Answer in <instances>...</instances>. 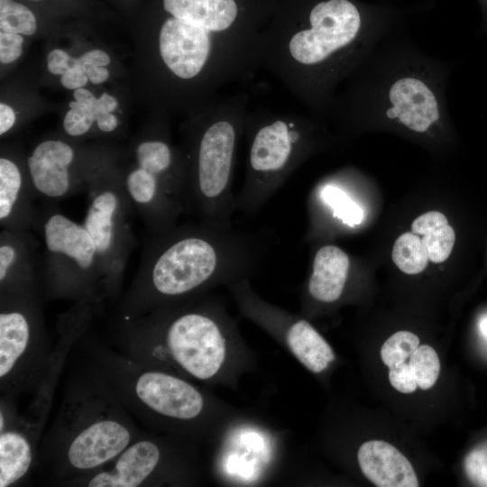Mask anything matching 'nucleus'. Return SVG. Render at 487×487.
<instances>
[{"label": "nucleus", "mask_w": 487, "mask_h": 487, "mask_svg": "<svg viewBox=\"0 0 487 487\" xmlns=\"http://www.w3.org/2000/svg\"><path fill=\"white\" fill-rule=\"evenodd\" d=\"M269 245L265 234L232 222L199 220L153 233L117 317L140 316L248 279L262 265Z\"/></svg>", "instance_id": "nucleus-1"}, {"label": "nucleus", "mask_w": 487, "mask_h": 487, "mask_svg": "<svg viewBox=\"0 0 487 487\" xmlns=\"http://www.w3.org/2000/svg\"><path fill=\"white\" fill-rule=\"evenodd\" d=\"M368 39L350 0H321L302 20L263 26L256 64L272 74L312 115H330L336 88L365 56Z\"/></svg>", "instance_id": "nucleus-2"}, {"label": "nucleus", "mask_w": 487, "mask_h": 487, "mask_svg": "<svg viewBox=\"0 0 487 487\" xmlns=\"http://www.w3.org/2000/svg\"><path fill=\"white\" fill-rule=\"evenodd\" d=\"M142 431L88 361L67 377L55 419L41 440L34 470L60 486L115 458Z\"/></svg>", "instance_id": "nucleus-3"}, {"label": "nucleus", "mask_w": 487, "mask_h": 487, "mask_svg": "<svg viewBox=\"0 0 487 487\" xmlns=\"http://www.w3.org/2000/svg\"><path fill=\"white\" fill-rule=\"evenodd\" d=\"M195 298L148 313L118 318L115 344L128 357L168 371L208 381L226 357V319L220 308Z\"/></svg>", "instance_id": "nucleus-4"}, {"label": "nucleus", "mask_w": 487, "mask_h": 487, "mask_svg": "<svg viewBox=\"0 0 487 487\" xmlns=\"http://www.w3.org/2000/svg\"><path fill=\"white\" fill-rule=\"evenodd\" d=\"M248 99L241 91L205 105L189 125L182 153L185 211L199 220L229 223L236 210L233 177Z\"/></svg>", "instance_id": "nucleus-5"}, {"label": "nucleus", "mask_w": 487, "mask_h": 487, "mask_svg": "<svg viewBox=\"0 0 487 487\" xmlns=\"http://www.w3.org/2000/svg\"><path fill=\"white\" fill-rule=\"evenodd\" d=\"M78 340L87 360L106 378L130 414L151 428L185 430L204 415L202 392L182 377L144 365L90 335Z\"/></svg>", "instance_id": "nucleus-6"}, {"label": "nucleus", "mask_w": 487, "mask_h": 487, "mask_svg": "<svg viewBox=\"0 0 487 487\" xmlns=\"http://www.w3.org/2000/svg\"><path fill=\"white\" fill-rule=\"evenodd\" d=\"M320 129L314 115L248 110L245 176L235 209L249 216L260 211L316 150Z\"/></svg>", "instance_id": "nucleus-7"}, {"label": "nucleus", "mask_w": 487, "mask_h": 487, "mask_svg": "<svg viewBox=\"0 0 487 487\" xmlns=\"http://www.w3.org/2000/svg\"><path fill=\"white\" fill-rule=\"evenodd\" d=\"M96 309L92 300L84 299L60 318L57 339L32 400L24 413L0 430V460L6 466L18 471H30L34 467L59 380L70 352L90 326Z\"/></svg>", "instance_id": "nucleus-8"}, {"label": "nucleus", "mask_w": 487, "mask_h": 487, "mask_svg": "<svg viewBox=\"0 0 487 487\" xmlns=\"http://www.w3.org/2000/svg\"><path fill=\"white\" fill-rule=\"evenodd\" d=\"M39 288L0 294L1 396L34 393L52 351Z\"/></svg>", "instance_id": "nucleus-9"}, {"label": "nucleus", "mask_w": 487, "mask_h": 487, "mask_svg": "<svg viewBox=\"0 0 487 487\" xmlns=\"http://www.w3.org/2000/svg\"><path fill=\"white\" fill-rule=\"evenodd\" d=\"M44 243L43 289L46 298H105L99 257L95 243L83 225L57 211L41 219Z\"/></svg>", "instance_id": "nucleus-10"}, {"label": "nucleus", "mask_w": 487, "mask_h": 487, "mask_svg": "<svg viewBox=\"0 0 487 487\" xmlns=\"http://www.w3.org/2000/svg\"><path fill=\"white\" fill-rule=\"evenodd\" d=\"M87 193L88 205L82 224L96 247L105 298L114 299L133 243L129 223L133 206L124 182L96 180Z\"/></svg>", "instance_id": "nucleus-11"}, {"label": "nucleus", "mask_w": 487, "mask_h": 487, "mask_svg": "<svg viewBox=\"0 0 487 487\" xmlns=\"http://www.w3.org/2000/svg\"><path fill=\"white\" fill-rule=\"evenodd\" d=\"M375 106L377 114L418 133L438 124L444 114L439 88L418 69H398L389 76Z\"/></svg>", "instance_id": "nucleus-12"}, {"label": "nucleus", "mask_w": 487, "mask_h": 487, "mask_svg": "<svg viewBox=\"0 0 487 487\" xmlns=\"http://www.w3.org/2000/svg\"><path fill=\"white\" fill-rule=\"evenodd\" d=\"M75 151L60 140L41 142L27 159L30 184L34 194L59 200L78 193L80 188L71 173Z\"/></svg>", "instance_id": "nucleus-13"}, {"label": "nucleus", "mask_w": 487, "mask_h": 487, "mask_svg": "<svg viewBox=\"0 0 487 487\" xmlns=\"http://www.w3.org/2000/svg\"><path fill=\"white\" fill-rule=\"evenodd\" d=\"M162 6L169 15L214 30L263 28L256 17L245 15L238 0H162Z\"/></svg>", "instance_id": "nucleus-14"}, {"label": "nucleus", "mask_w": 487, "mask_h": 487, "mask_svg": "<svg viewBox=\"0 0 487 487\" xmlns=\"http://www.w3.org/2000/svg\"><path fill=\"white\" fill-rule=\"evenodd\" d=\"M35 242L29 231L3 229L0 235V294L38 287Z\"/></svg>", "instance_id": "nucleus-15"}, {"label": "nucleus", "mask_w": 487, "mask_h": 487, "mask_svg": "<svg viewBox=\"0 0 487 487\" xmlns=\"http://www.w3.org/2000/svg\"><path fill=\"white\" fill-rule=\"evenodd\" d=\"M363 475L378 487H417V474L410 462L392 445L382 440L364 442L358 449Z\"/></svg>", "instance_id": "nucleus-16"}, {"label": "nucleus", "mask_w": 487, "mask_h": 487, "mask_svg": "<svg viewBox=\"0 0 487 487\" xmlns=\"http://www.w3.org/2000/svg\"><path fill=\"white\" fill-rule=\"evenodd\" d=\"M14 161L0 159V223L3 229L29 231L35 216L34 194Z\"/></svg>", "instance_id": "nucleus-17"}, {"label": "nucleus", "mask_w": 487, "mask_h": 487, "mask_svg": "<svg viewBox=\"0 0 487 487\" xmlns=\"http://www.w3.org/2000/svg\"><path fill=\"white\" fill-rule=\"evenodd\" d=\"M351 266L349 255L338 246L319 247L314 254L307 283L308 296L320 303L337 301L345 289Z\"/></svg>", "instance_id": "nucleus-18"}, {"label": "nucleus", "mask_w": 487, "mask_h": 487, "mask_svg": "<svg viewBox=\"0 0 487 487\" xmlns=\"http://www.w3.org/2000/svg\"><path fill=\"white\" fill-rule=\"evenodd\" d=\"M285 339L294 356L310 372L319 373L335 360V353L326 339L307 320L285 319Z\"/></svg>", "instance_id": "nucleus-19"}, {"label": "nucleus", "mask_w": 487, "mask_h": 487, "mask_svg": "<svg viewBox=\"0 0 487 487\" xmlns=\"http://www.w3.org/2000/svg\"><path fill=\"white\" fill-rule=\"evenodd\" d=\"M411 232L421 236L431 262L440 263L449 257L455 234L442 213L429 211L418 216L411 225Z\"/></svg>", "instance_id": "nucleus-20"}, {"label": "nucleus", "mask_w": 487, "mask_h": 487, "mask_svg": "<svg viewBox=\"0 0 487 487\" xmlns=\"http://www.w3.org/2000/svg\"><path fill=\"white\" fill-rule=\"evenodd\" d=\"M314 201L329 213V216L343 225L354 228L362 224V207L339 183L324 182L314 191Z\"/></svg>", "instance_id": "nucleus-21"}, {"label": "nucleus", "mask_w": 487, "mask_h": 487, "mask_svg": "<svg viewBox=\"0 0 487 487\" xmlns=\"http://www.w3.org/2000/svg\"><path fill=\"white\" fill-rule=\"evenodd\" d=\"M392 261L404 273L418 274L423 271L429 261L427 250L419 235L408 232L395 241Z\"/></svg>", "instance_id": "nucleus-22"}, {"label": "nucleus", "mask_w": 487, "mask_h": 487, "mask_svg": "<svg viewBox=\"0 0 487 487\" xmlns=\"http://www.w3.org/2000/svg\"><path fill=\"white\" fill-rule=\"evenodd\" d=\"M1 32L32 35L37 30L34 14L25 5L14 0H0Z\"/></svg>", "instance_id": "nucleus-23"}, {"label": "nucleus", "mask_w": 487, "mask_h": 487, "mask_svg": "<svg viewBox=\"0 0 487 487\" xmlns=\"http://www.w3.org/2000/svg\"><path fill=\"white\" fill-rule=\"evenodd\" d=\"M418 387L421 390L432 388L440 372V362L436 350L427 345H418L409 358Z\"/></svg>", "instance_id": "nucleus-24"}, {"label": "nucleus", "mask_w": 487, "mask_h": 487, "mask_svg": "<svg viewBox=\"0 0 487 487\" xmlns=\"http://www.w3.org/2000/svg\"><path fill=\"white\" fill-rule=\"evenodd\" d=\"M419 345L418 337L409 331H398L391 335L381 348L383 363L392 369L406 362Z\"/></svg>", "instance_id": "nucleus-25"}, {"label": "nucleus", "mask_w": 487, "mask_h": 487, "mask_svg": "<svg viewBox=\"0 0 487 487\" xmlns=\"http://www.w3.org/2000/svg\"><path fill=\"white\" fill-rule=\"evenodd\" d=\"M464 470L474 485L487 487V442L477 446L466 455Z\"/></svg>", "instance_id": "nucleus-26"}, {"label": "nucleus", "mask_w": 487, "mask_h": 487, "mask_svg": "<svg viewBox=\"0 0 487 487\" xmlns=\"http://www.w3.org/2000/svg\"><path fill=\"white\" fill-rule=\"evenodd\" d=\"M389 381L392 387L402 393L414 392L418 383L409 363H403L389 372Z\"/></svg>", "instance_id": "nucleus-27"}, {"label": "nucleus", "mask_w": 487, "mask_h": 487, "mask_svg": "<svg viewBox=\"0 0 487 487\" xmlns=\"http://www.w3.org/2000/svg\"><path fill=\"white\" fill-rule=\"evenodd\" d=\"M23 38L17 33L0 32V61L9 64L16 60L23 52Z\"/></svg>", "instance_id": "nucleus-28"}, {"label": "nucleus", "mask_w": 487, "mask_h": 487, "mask_svg": "<svg viewBox=\"0 0 487 487\" xmlns=\"http://www.w3.org/2000/svg\"><path fill=\"white\" fill-rule=\"evenodd\" d=\"M92 124L78 111L69 109L63 120V128L67 134L73 137L87 133Z\"/></svg>", "instance_id": "nucleus-29"}, {"label": "nucleus", "mask_w": 487, "mask_h": 487, "mask_svg": "<svg viewBox=\"0 0 487 487\" xmlns=\"http://www.w3.org/2000/svg\"><path fill=\"white\" fill-rule=\"evenodd\" d=\"M88 81L85 69L80 66L77 58L73 59L72 66L60 76L61 85L68 89L76 90L83 87Z\"/></svg>", "instance_id": "nucleus-30"}, {"label": "nucleus", "mask_w": 487, "mask_h": 487, "mask_svg": "<svg viewBox=\"0 0 487 487\" xmlns=\"http://www.w3.org/2000/svg\"><path fill=\"white\" fill-rule=\"evenodd\" d=\"M73 59L63 50L54 49L47 56V68L51 74L61 76L72 66Z\"/></svg>", "instance_id": "nucleus-31"}, {"label": "nucleus", "mask_w": 487, "mask_h": 487, "mask_svg": "<svg viewBox=\"0 0 487 487\" xmlns=\"http://www.w3.org/2000/svg\"><path fill=\"white\" fill-rule=\"evenodd\" d=\"M110 57L101 50H91L77 58L78 63L85 69L90 66L106 67L110 63Z\"/></svg>", "instance_id": "nucleus-32"}, {"label": "nucleus", "mask_w": 487, "mask_h": 487, "mask_svg": "<svg viewBox=\"0 0 487 487\" xmlns=\"http://www.w3.org/2000/svg\"><path fill=\"white\" fill-rule=\"evenodd\" d=\"M117 107V100L115 96L103 93L93 106L92 111L96 117L102 113H112Z\"/></svg>", "instance_id": "nucleus-33"}, {"label": "nucleus", "mask_w": 487, "mask_h": 487, "mask_svg": "<svg viewBox=\"0 0 487 487\" xmlns=\"http://www.w3.org/2000/svg\"><path fill=\"white\" fill-rule=\"evenodd\" d=\"M15 123V114L7 105L0 104V134L7 133Z\"/></svg>", "instance_id": "nucleus-34"}, {"label": "nucleus", "mask_w": 487, "mask_h": 487, "mask_svg": "<svg viewBox=\"0 0 487 487\" xmlns=\"http://www.w3.org/2000/svg\"><path fill=\"white\" fill-rule=\"evenodd\" d=\"M96 124L100 131L111 133L117 128L118 119L112 113H102L97 115Z\"/></svg>", "instance_id": "nucleus-35"}, {"label": "nucleus", "mask_w": 487, "mask_h": 487, "mask_svg": "<svg viewBox=\"0 0 487 487\" xmlns=\"http://www.w3.org/2000/svg\"><path fill=\"white\" fill-rule=\"evenodd\" d=\"M86 74L93 84H101L109 78V71L105 67L90 66L86 68Z\"/></svg>", "instance_id": "nucleus-36"}, {"label": "nucleus", "mask_w": 487, "mask_h": 487, "mask_svg": "<svg viewBox=\"0 0 487 487\" xmlns=\"http://www.w3.org/2000/svg\"><path fill=\"white\" fill-rule=\"evenodd\" d=\"M73 96L78 104L91 109L96 101V97L90 91L83 87L74 90Z\"/></svg>", "instance_id": "nucleus-37"}, {"label": "nucleus", "mask_w": 487, "mask_h": 487, "mask_svg": "<svg viewBox=\"0 0 487 487\" xmlns=\"http://www.w3.org/2000/svg\"><path fill=\"white\" fill-rule=\"evenodd\" d=\"M480 328L482 333L487 337V317L481 321Z\"/></svg>", "instance_id": "nucleus-38"}]
</instances>
